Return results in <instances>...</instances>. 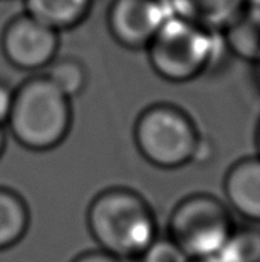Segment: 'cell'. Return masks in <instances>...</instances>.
Returning <instances> with one entry per match:
<instances>
[{
	"label": "cell",
	"instance_id": "6da1fadb",
	"mask_svg": "<svg viewBox=\"0 0 260 262\" xmlns=\"http://www.w3.org/2000/svg\"><path fill=\"white\" fill-rule=\"evenodd\" d=\"M6 124L14 140L25 149L51 150L61 144L70 130V98L44 74L31 77L15 89Z\"/></svg>",
	"mask_w": 260,
	"mask_h": 262
},
{
	"label": "cell",
	"instance_id": "7a4b0ae2",
	"mask_svg": "<svg viewBox=\"0 0 260 262\" xmlns=\"http://www.w3.org/2000/svg\"><path fill=\"white\" fill-rule=\"evenodd\" d=\"M87 223L101 250L120 259L141 256L156 239L149 204L127 189L100 193L89 207Z\"/></svg>",
	"mask_w": 260,
	"mask_h": 262
},
{
	"label": "cell",
	"instance_id": "3957f363",
	"mask_svg": "<svg viewBox=\"0 0 260 262\" xmlns=\"http://www.w3.org/2000/svg\"><path fill=\"white\" fill-rule=\"evenodd\" d=\"M224 48L222 32L202 29L173 14L146 49L161 78L184 83L208 71Z\"/></svg>",
	"mask_w": 260,
	"mask_h": 262
},
{
	"label": "cell",
	"instance_id": "277c9868",
	"mask_svg": "<svg viewBox=\"0 0 260 262\" xmlns=\"http://www.w3.org/2000/svg\"><path fill=\"white\" fill-rule=\"evenodd\" d=\"M201 140L192 118L172 104L147 107L135 124L138 150L161 169H178L195 161Z\"/></svg>",
	"mask_w": 260,
	"mask_h": 262
},
{
	"label": "cell",
	"instance_id": "5b68a950",
	"mask_svg": "<svg viewBox=\"0 0 260 262\" xmlns=\"http://www.w3.org/2000/svg\"><path fill=\"white\" fill-rule=\"evenodd\" d=\"M170 239L190 259L216 258L233 233L227 207L211 195L182 200L170 218Z\"/></svg>",
	"mask_w": 260,
	"mask_h": 262
},
{
	"label": "cell",
	"instance_id": "8992f818",
	"mask_svg": "<svg viewBox=\"0 0 260 262\" xmlns=\"http://www.w3.org/2000/svg\"><path fill=\"white\" fill-rule=\"evenodd\" d=\"M58 46V32L26 12L11 18L0 38L6 61L26 72L46 69L57 58Z\"/></svg>",
	"mask_w": 260,
	"mask_h": 262
},
{
	"label": "cell",
	"instance_id": "52a82bcc",
	"mask_svg": "<svg viewBox=\"0 0 260 262\" xmlns=\"http://www.w3.org/2000/svg\"><path fill=\"white\" fill-rule=\"evenodd\" d=\"M173 15L169 0H113L109 29L127 48H147L162 25Z\"/></svg>",
	"mask_w": 260,
	"mask_h": 262
},
{
	"label": "cell",
	"instance_id": "ba28073f",
	"mask_svg": "<svg viewBox=\"0 0 260 262\" xmlns=\"http://www.w3.org/2000/svg\"><path fill=\"white\" fill-rule=\"evenodd\" d=\"M225 193L238 213L260 223V157L241 160L228 170Z\"/></svg>",
	"mask_w": 260,
	"mask_h": 262
},
{
	"label": "cell",
	"instance_id": "9c48e42d",
	"mask_svg": "<svg viewBox=\"0 0 260 262\" xmlns=\"http://www.w3.org/2000/svg\"><path fill=\"white\" fill-rule=\"evenodd\" d=\"M175 15L211 32H224L247 8V0H169Z\"/></svg>",
	"mask_w": 260,
	"mask_h": 262
},
{
	"label": "cell",
	"instance_id": "30bf717a",
	"mask_svg": "<svg viewBox=\"0 0 260 262\" xmlns=\"http://www.w3.org/2000/svg\"><path fill=\"white\" fill-rule=\"evenodd\" d=\"M90 6L92 0H25V12L57 32L80 25Z\"/></svg>",
	"mask_w": 260,
	"mask_h": 262
},
{
	"label": "cell",
	"instance_id": "8fae6325",
	"mask_svg": "<svg viewBox=\"0 0 260 262\" xmlns=\"http://www.w3.org/2000/svg\"><path fill=\"white\" fill-rule=\"evenodd\" d=\"M29 226V212L23 198L5 187H0V250L17 244Z\"/></svg>",
	"mask_w": 260,
	"mask_h": 262
},
{
	"label": "cell",
	"instance_id": "7c38bea8",
	"mask_svg": "<svg viewBox=\"0 0 260 262\" xmlns=\"http://www.w3.org/2000/svg\"><path fill=\"white\" fill-rule=\"evenodd\" d=\"M222 35L227 49L244 60L260 64V18L245 9Z\"/></svg>",
	"mask_w": 260,
	"mask_h": 262
},
{
	"label": "cell",
	"instance_id": "4fadbf2b",
	"mask_svg": "<svg viewBox=\"0 0 260 262\" xmlns=\"http://www.w3.org/2000/svg\"><path fill=\"white\" fill-rule=\"evenodd\" d=\"M44 75L67 97H78L87 83V74L84 66L75 58H55L46 69Z\"/></svg>",
	"mask_w": 260,
	"mask_h": 262
},
{
	"label": "cell",
	"instance_id": "5bb4252c",
	"mask_svg": "<svg viewBox=\"0 0 260 262\" xmlns=\"http://www.w3.org/2000/svg\"><path fill=\"white\" fill-rule=\"evenodd\" d=\"M216 258L221 262H260V230H233Z\"/></svg>",
	"mask_w": 260,
	"mask_h": 262
},
{
	"label": "cell",
	"instance_id": "9a60e30c",
	"mask_svg": "<svg viewBox=\"0 0 260 262\" xmlns=\"http://www.w3.org/2000/svg\"><path fill=\"white\" fill-rule=\"evenodd\" d=\"M141 258L143 262H190V258L170 238L155 239Z\"/></svg>",
	"mask_w": 260,
	"mask_h": 262
},
{
	"label": "cell",
	"instance_id": "2e32d148",
	"mask_svg": "<svg viewBox=\"0 0 260 262\" xmlns=\"http://www.w3.org/2000/svg\"><path fill=\"white\" fill-rule=\"evenodd\" d=\"M14 92L15 89H12L8 83L0 81V124L2 126L8 123L14 103Z\"/></svg>",
	"mask_w": 260,
	"mask_h": 262
},
{
	"label": "cell",
	"instance_id": "e0dca14e",
	"mask_svg": "<svg viewBox=\"0 0 260 262\" xmlns=\"http://www.w3.org/2000/svg\"><path fill=\"white\" fill-rule=\"evenodd\" d=\"M72 262H121L120 258L104 252V250H98V252H87L80 255L78 258H75Z\"/></svg>",
	"mask_w": 260,
	"mask_h": 262
},
{
	"label": "cell",
	"instance_id": "ac0fdd59",
	"mask_svg": "<svg viewBox=\"0 0 260 262\" xmlns=\"http://www.w3.org/2000/svg\"><path fill=\"white\" fill-rule=\"evenodd\" d=\"M250 14H253L254 17L260 18V0H247V8H245Z\"/></svg>",
	"mask_w": 260,
	"mask_h": 262
},
{
	"label": "cell",
	"instance_id": "d6986e66",
	"mask_svg": "<svg viewBox=\"0 0 260 262\" xmlns=\"http://www.w3.org/2000/svg\"><path fill=\"white\" fill-rule=\"evenodd\" d=\"M5 144H6V137H5V130H3V126L0 124V157L5 150Z\"/></svg>",
	"mask_w": 260,
	"mask_h": 262
},
{
	"label": "cell",
	"instance_id": "ffe728a7",
	"mask_svg": "<svg viewBox=\"0 0 260 262\" xmlns=\"http://www.w3.org/2000/svg\"><path fill=\"white\" fill-rule=\"evenodd\" d=\"M190 262H221L218 258H204V259H190Z\"/></svg>",
	"mask_w": 260,
	"mask_h": 262
},
{
	"label": "cell",
	"instance_id": "44dd1931",
	"mask_svg": "<svg viewBox=\"0 0 260 262\" xmlns=\"http://www.w3.org/2000/svg\"><path fill=\"white\" fill-rule=\"evenodd\" d=\"M259 149H260V127H259Z\"/></svg>",
	"mask_w": 260,
	"mask_h": 262
}]
</instances>
